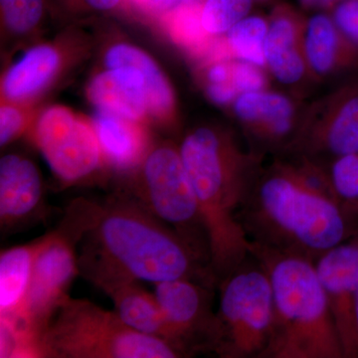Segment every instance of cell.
I'll use <instances>...</instances> for the list:
<instances>
[{"instance_id": "1", "label": "cell", "mask_w": 358, "mask_h": 358, "mask_svg": "<svg viewBox=\"0 0 358 358\" xmlns=\"http://www.w3.org/2000/svg\"><path fill=\"white\" fill-rule=\"evenodd\" d=\"M239 220L251 243L313 262L358 229L336 199L326 169L301 155L260 169Z\"/></svg>"}, {"instance_id": "2", "label": "cell", "mask_w": 358, "mask_h": 358, "mask_svg": "<svg viewBox=\"0 0 358 358\" xmlns=\"http://www.w3.org/2000/svg\"><path fill=\"white\" fill-rule=\"evenodd\" d=\"M80 275L114 273L159 284L178 279L216 285L208 264L131 195L100 203L79 244Z\"/></svg>"}, {"instance_id": "3", "label": "cell", "mask_w": 358, "mask_h": 358, "mask_svg": "<svg viewBox=\"0 0 358 358\" xmlns=\"http://www.w3.org/2000/svg\"><path fill=\"white\" fill-rule=\"evenodd\" d=\"M179 152L196 195L208 239L209 268L219 286L251 255L239 213L262 155L245 150L231 134L211 127L190 131Z\"/></svg>"}, {"instance_id": "4", "label": "cell", "mask_w": 358, "mask_h": 358, "mask_svg": "<svg viewBox=\"0 0 358 358\" xmlns=\"http://www.w3.org/2000/svg\"><path fill=\"white\" fill-rule=\"evenodd\" d=\"M270 278L273 322L264 358H345L315 262L251 243Z\"/></svg>"}, {"instance_id": "5", "label": "cell", "mask_w": 358, "mask_h": 358, "mask_svg": "<svg viewBox=\"0 0 358 358\" xmlns=\"http://www.w3.org/2000/svg\"><path fill=\"white\" fill-rule=\"evenodd\" d=\"M40 348L41 357L50 358L182 357L164 339L131 329L115 310L70 296L52 317Z\"/></svg>"}, {"instance_id": "6", "label": "cell", "mask_w": 358, "mask_h": 358, "mask_svg": "<svg viewBox=\"0 0 358 358\" xmlns=\"http://www.w3.org/2000/svg\"><path fill=\"white\" fill-rule=\"evenodd\" d=\"M99 208V202L88 199L71 202L57 228L43 236L20 315L0 322L41 341L52 317L69 298L71 285L80 275L77 246L95 222Z\"/></svg>"}, {"instance_id": "7", "label": "cell", "mask_w": 358, "mask_h": 358, "mask_svg": "<svg viewBox=\"0 0 358 358\" xmlns=\"http://www.w3.org/2000/svg\"><path fill=\"white\" fill-rule=\"evenodd\" d=\"M219 288L213 352L222 358H264L272 333L274 306L265 268L250 255Z\"/></svg>"}, {"instance_id": "8", "label": "cell", "mask_w": 358, "mask_h": 358, "mask_svg": "<svg viewBox=\"0 0 358 358\" xmlns=\"http://www.w3.org/2000/svg\"><path fill=\"white\" fill-rule=\"evenodd\" d=\"M131 196L176 231L209 266L206 231L179 148L166 143L148 150Z\"/></svg>"}, {"instance_id": "9", "label": "cell", "mask_w": 358, "mask_h": 358, "mask_svg": "<svg viewBox=\"0 0 358 358\" xmlns=\"http://www.w3.org/2000/svg\"><path fill=\"white\" fill-rule=\"evenodd\" d=\"M35 141L51 171L67 185L89 178L102 164L93 124L67 108H49L40 115Z\"/></svg>"}, {"instance_id": "10", "label": "cell", "mask_w": 358, "mask_h": 358, "mask_svg": "<svg viewBox=\"0 0 358 358\" xmlns=\"http://www.w3.org/2000/svg\"><path fill=\"white\" fill-rule=\"evenodd\" d=\"M212 286L190 279L155 284V296L182 357L213 352L217 317L212 310Z\"/></svg>"}, {"instance_id": "11", "label": "cell", "mask_w": 358, "mask_h": 358, "mask_svg": "<svg viewBox=\"0 0 358 358\" xmlns=\"http://www.w3.org/2000/svg\"><path fill=\"white\" fill-rule=\"evenodd\" d=\"M345 358L358 357L355 307L358 296V229L315 261Z\"/></svg>"}, {"instance_id": "12", "label": "cell", "mask_w": 358, "mask_h": 358, "mask_svg": "<svg viewBox=\"0 0 358 358\" xmlns=\"http://www.w3.org/2000/svg\"><path fill=\"white\" fill-rule=\"evenodd\" d=\"M296 150L322 166L357 154L358 80L334 93L322 115L303 127Z\"/></svg>"}, {"instance_id": "13", "label": "cell", "mask_w": 358, "mask_h": 358, "mask_svg": "<svg viewBox=\"0 0 358 358\" xmlns=\"http://www.w3.org/2000/svg\"><path fill=\"white\" fill-rule=\"evenodd\" d=\"M233 110L249 136L265 150L296 148L301 136L296 106L288 96L273 92L241 93Z\"/></svg>"}, {"instance_id": "14", "label": "cell", "mask_w": 358, "mask_h": 358, "mask_svg": "<svg viewBox=\"0 0 358 358\" xmlns=\"http://www.w3.org/2000/svg\"><path fill=\"white\" fill-rule=\"evenodd\" d=\"M44 188L38 169L18 155L0 160V226L4 232L20 230L45 211Z\"/></svg>"}, {"instance_id": "15", "label": "cell", "mask_w": 358, "mask_h": 358, "mask_svg": "<svg viewBox=\"0 0 358 358\" xmlns=\"http://www.w3.org/2000/svg\"><path fill=\"white\" fill-rule=\"evenodd\" d=\"M86 280L110 296L115 312L124 324L141 334L164 339L176 348L157 296L145 291L140 281L114 273H99Z\"/></svg>"}, {"instance_id": "16", "label": "cell", "mask_w": 358, "mask_h": 358, "mask_svg": "<svg viewBox=\"0 0 358 358\" xmlns=\"http://www.w3.org/2000/svg\"><path fill=\"white\" fill-rule=\"evenodd\" d=\"M90 101L99 110L138 122L148 112L145 77L134 67L108 68L89 85Z\"/></svg>"}, {"instance_id": "17", "label": "cell", "mask_w": 358, "mask_h": 358, "mask_svg": "<svg viewBox=\"0 0 358 358\" xmlns=\"http://www.w3.org/2000/svg\"><path fill=\"white\" fill-rule=\"evenodd\" d=\"M300 21L287 10H278L268 23L265 41L266 65L285 85L301 82L308 72Z\"/></svg>"}, {"instance_id": "18", "label": "cell", "mask_w": 358, "mask_h": 358, "mask_svg": "<svg viewBox=\"0 0 358 358\" xmlns=\"http://www.w3.org/2000/svg\"><path fill=\"white\" fill-rule=\"evenodd\" d=\"M303 47L308 70L317 76H329L358 64V51L327 14H315L308 21L303 33Z\"/></svg>"}, {"instance_id": "19", "label": "cell", "mask_w": 358, "mask_h": 358, "mask_svg": "<svg viewBox=\"0 0 358 358\" xmlns=\"http://www.w3.org/2000/svg\"><path fill=\"white\" fill-rule=\"evenodd\" d=\"M136 122L101 110L94 115L92 124L103 159L115 169H133L148 155L147 136Z\"/></svg>"}, {"instance_id": "20", "label": "cell", "mask_w": 358, "mask_h": 358, "mask_svg": "<svg viewBox=\"0 0 358 358\" xmlns=\"http://www.w3.org/2000/svg\"><path fill=\"white\" fill-rule=\"evenodd\" d=\"M43 237L3 250L0 255V320L20 315L29 289L33 265Z\"/></svg>"}, {"instance_id": "21", "label": "cell", "mask_w": 358, "mask_h": 358, "mask_svg": "<svg viewBox=\"0 0 358 358\" xmlns=\"http://www.w3.org/2000/svg\"><path fill=\"white\" fill-rule=\"evenodd\" d=\"M108 68L134 67L143 73L147 89L148 112L159 120L171 119L176 100L169 80L154 59L128 44H117L105 57Z\"/></svg>"}, {"instance_id": "22", "label": "cell", "mask_w": 358, "mask_h": 358, "mask_svg": "<svg viewBox=\"0 0 358 358\" xmlns=\"http://www.w3.org/2000/svg\"><path fill=\"white\" fill-rule=\"evenodd\" d=\"M60 65L55 48L39 45L26 52L4 76L2 93L10 101H21L36 94L53 78Z\"/></svg>"}, {"instance_id": "23", "label": "cell", "mask_w": 358, "mask_h": 358, "mask_svg": "<svg viewBox=\"0 0 358 358\" xmlns=\"http://www.w3.org/2000/svg\"><path fill=\"white\" fill-rule=\"evenodd\" d=\"M268 23L259 16H247L227 32L231 52L239 60L263 67Z\"/></svg>"}, {"instance_id": "24", "label": "cell", "mask_w": 358, "mask_h": 358, "mask_svg": "<svg viewBox=\"0 0 358 358\" xmlns=\"http://www.w3.org/2000/svg\"><path fill=\"white\" fill-rule=\"evenodd\" d=\"M326 171L339 204L358 221V152L334 159L327 164Z\"/></svg>"}, {"instance_id": "25", "label": "cell", "mask_w": 358, "mask_h": 358, "mask_svg": "<svg viewBox=\"0 0 358 358\" xmlns=\"http://www.w3.org/2000/svg\"><path fill=\"white\" fill-rule=\"evenodd\" d=\"M252 0H206L201 21L209 35L223 34L248 16Z\"/></svg>"}, {"instance_id": "26", "label": "cell", "mask_w": 358, "mask_h": 358, "mask_svg": "<svg viewBox=\"0 0 358 358\" xmlns=\"http://www.w3.org/2000/svg\"><path fill=\"white\" fill-rule=\"evenodd\" d=\"M0 6L7 28L17 34L31 31L43 14V0H0Z\"/></svg>"}, {"instance_id": "27", "label": "cell", "mask_w": 358, "mask_h": 358, "mask_svg": "<svg viewBox=\"0 0 358 358\" xmlns=\"http://www.w3.org/2000/svg\"><path fill=\"white\" fill-rule=\"evenodd\" d=\"M171 31L174 38L189 47L203 46L206 36L201 21V11L194 9H180L171 20Z\"/></svg>"}, {"instance_id": "28", "label": "cell", "mask_w": 358, "mask_h": 358, "mask_svg": "<svg viewBox=\"0 0 358 358\" xmlns=\"http://www.w3.org/2000/svg\"><path fill=\"white\" fill-rule=\"evenodd\" d=\"M333 20L341 35L358 51V0L338 2Z\"/></svg>"}, {"instance_id": "29", "label": "cell", "mask_w": 358, "mask_h": 358, "mask_svg": "<svg viewBox=\"0 0 358 358\" xmlns=\"http://www.w3.org/2000/svg\"><path fill=\"white\" fill-rule=\"evenodd\" d=\"M260 68L241 60L232 63V82L239 94L265 89L267 79Z\"/></svg>"}, {"instance_id": "30", "label": "cell", "mask_w": 358, "mask_h": 358, "mask_svg": "<svg viewBox=\"0 0 358 358\" xmlns=\"http://www.w3.org/2000/svg\"><path fill=\"white\" fill-rule=\"evenodd\" d=\"M25 117L18 108L4 105L0 110V145L7 143L17 138L24 129Z\"/></svg>"}, {"instance_id": "31", "label": "cell", "mask_w": 358, "mask_h": 358, "mask_svg": "<svg viewBox=\"0 0 358 358\" xmlns=\"http://www.w3.org/2000/svg\"><path fill=\"white\" fill-rule=\"evenodd\" d=\"M206 93L212 102L219 106H226L233 103L240 95L233 83L207 84Z\"/></svg>"}, {"instance_id": "32", "label": "cell", "mask_w": 358, "mask_h": 358, "mask_svg": "<svg viewBox=\"0 0 358 358\" xmlns=\"http://www.w3.org/2000/svg\"><path fill=\"white\" fill-rule=\"evenodd\" d=\"M205 76L207 84L233 83L232 63L225 60L215 61L209 66Z\"/></svg>"}, {"instance_id": "33", "label": "cell", "mask_w": 358, "mask_h": 358, "mask_svg": "<svg viewBox=\"0 0 358 358\" xmlns=\"http://www.w3.org/2000/svg\"><path fill=\"white\" fill-rule=\"evenodd\" d=\"M90 6L99 10H109L117 6L120 0H85Z\"/></svg>"}, {"instance_id": "34", "label": "cell", "mask_w": 358, "mask_h": 358, "mask_svg": "<svg viewBox=\"0 0 358 358\" xmlns=\"http://www.w3.org/2000/svg\"><path fill=\"white\" fill-rule=\"evenodd\" d=\"M303 6L310 8H327V7L336 6L338 0H300Z\"/></svg>"}, {"instance_id": "35", "label": "cell", "mask_w": 358, "mask_h": 358, "mask_svg": "<svg viewBox=\"0 0 358 358\" xmlns=\"http://www.w3.org/2000/svg\"><path fill=\"white\" fill-rule=\"evenodd\" d=\"M152 3L157 4L160 6H169L174 3V2L178 1V0H150Z\"/></svg>"}, {"instance_id": "36", "label": "cell", "mask_w": 358, "mask_h": 358, "mask_svg": "<svg viewBox=\"0 0 358 358\" xmlns=\"http://www.w3.org/2000/svg\"><path fill=\"white\" fill-rule=\"evenodd\" d=\"M355 315H357V333H358V296L357 300V307H355Z\"/></svg>"}]
</instances>
